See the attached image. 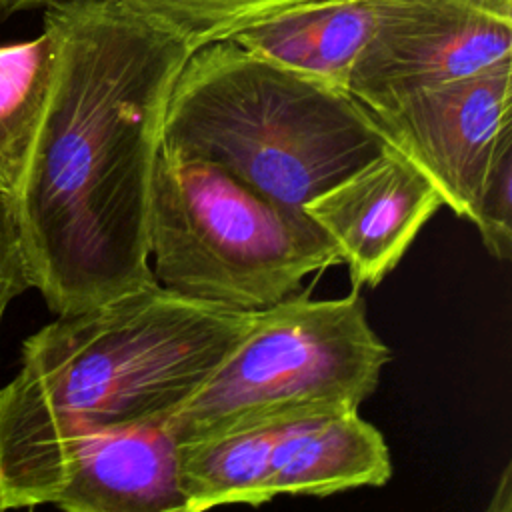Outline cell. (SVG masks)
<instances>
[{
	"mask_svg": "<svg viewBox=\"0 0 512 512\" xmlns=\"http://www.w3.org/2000/svg\"><path fill=\"white\" fill-rule=\"evenodd\" d=\"M44 26L58 64L16 208L32 286L62 316L158 284L152 180L168 98L192 50L116 0L46 6Z\"/></svg>",
	"mask_w": 512,
	"mask_h": 512,
	"instance_id": "cell-1",
	"label": "cell"
},
{
	"mask_svg": "<svg viewBox=\"0 0 512 512\" xmlns=\"http://www.w3.org/2000/svg\"><path fill=\"white\" fill-rule=\"evenodd\" d=\"M254 318L154 284L30 334L0 388V510L50 504L58 454L74 432L168 420Z\"/></svg>",
	"mask_w": 512,
	"mask_h": 512,
	"instance_id": "cell-2",
	"label": "cell"
},
{
	"mask_svg": "<svg viewBox=\"0 0 512 512\" xmlns=\"http://www.w3.org/2000/svg\"><path fill=\"white\" fill-rule=\"evenodd\" d=\"M388 146L376 116L348 90L288 70L234 40L190 52L162 126L164 150L212 162L302 212Z\"/></svg>",
	"mask_w": 512,
	"mask_h": 512,
	"instance_id": "cell-3",
	"label": "cell"
},
{
	"mask_svg": "<svg viewBox=\"0 0 512 512\" xmlns=\"http://www.w3.org/2000/svg\"><path fill=\"white\" fill-rule=\"evenodd\" d=\"M154 278L182 296L232 310H264L302 280L342 264L302 210L286 208L224 168L160 148L150 198Z\"/></svg>",
	"mask_w": 512,
	"mask_h": 512,
	"instance_id": "cell-4",
	"label": "cell"
},
{
	"mask_svg": "<svg viewBox=\"0 0 512 512\" xmlns=\"http://www.w3.org/2000/svg\"><path fill=\"white\" fill-rule=\"evenodd\" d=\"M390 360L364 298L304 292L256 310L252 328L214 374L168 418L180 444L230 430L348 412L376 390Z\"/></svg>",
	"mask_w": 512,
	"mask_h": 512,
	"instance_id": "cell-5",
	"label": "cell"
},
{
	"mask_svg": "<svg viewBox=\"0 0 512 512\" xmlns=\"http://www.w3.org/2000/svg\"><path fill=\"white\" fill-rule=\"evenodd\" d=\"M512 60V4L502 0H384L346 90L372 114L416 90Z\"/></svg>",
	"mask_w": 512,
	"mask_h": 512,
	"instance_id": "cell-6",
	"label": "cell"
},
{
	"mask_svg": "<svg viewBox=\"0 0 512 512\" xmlns=\"http://www.w3.org/2000/svg\"><path fill=\"white\" fill-rule=\"evenodd\" d=\"M374 116L390 146L470 220L494 150L512 132V60L416 90Z\"/></svg>",
	"mask_w": 512,
	"mask_h": 512,
	"instance_id": "cell-7",
	"label": "cell"
},
{
	"mask_svg": "<svg viewBox=\"0 0 512 512\" xmlns=\"http://www.w3.org/2000/svg\"><path fill=\"white\" fill-rule=\"evenodd\" d=\"M430 178L388 146L322 194L304 212L320 226L348 266L352 286L374 288L442 206Z\"/></svg>",
	"mask_w": 512,
	"mask_h": 512,
	"instance_id": "cell-8",
	"label": "cell"
},
{
	"mask_svg": "<svg viewBox=\"0 0 512 512\" xmlns=\"http://www.w3.org/2000/svg\"><path fill=\"white\" fill-rule=\"evenodd\" d=\"M50 504L66 512H184L180 442L168 420L74 432L60 448Z\"/></svg>",
	"mask_w": 512,
	"mask_h": 512,
	"instance_id": "cell-9",
	"label": "cell"
},
{
	"mask_svg": "<svg viewBox=\"0 0 512 512\" xmlns=\"http://www.w3.org/2000/svg\"><path fill=\"white\" fill-rule=\"evenodd\" d=\"M392 476L384 436L358 410L290 420L274 448L276 496H330L360 486H384Z\"/></svg>",
	"mask_w": 512,
	"mask_h": 512,
	"instance_id": "cell-10",
	"label": "cell"
},
{
	"mask_svg": "<svg viewBox=\"0 0 512 512\" xmlns=\"http://www.w3.org/2000/svg\"><path fill=\"white\" fill-rule=\"evenodd\" d=\"M384 0H316L284 10L228 40L288 70L346 90L354 60Z\"/></svg>",
	"mask_w": 512,
	"mask_h": 512,
	"instance_id": "cell-11",
	"label": "cell"
},
{
	"mask_svg": "<svg viewBox=\"0 0 512 512\" xmlns=\"http://www.w3.org/2000/svg\"><path fill=\"white\" fill-rule=\"evenodd\" d=\"M288 422L230 430L180 444L184 512H202L222 504L260 506L276 498L270 480L272 456Z\"/></svg>",
	"mask_w": 512,
	"mask_h": 512,
	"instance_id": "cell-12",
	"label": "cell"
},
{
	"mask_svg": "<svg viewBox=\"0 0 512 512\" xmlns=\"http://www.w3.org/2000/svg\"><path fill=\"white\" fill-rule=\"evenodd\" d=\"M58 42L50 28L0 46V188L16 196L50 100Z\"/></svg>",
	"mask_w": 512,
	"mask_h": 512,
	"instance_id": "cell-13",
	"label": "cell"
},
{
	"mask_svg": "<svg viewBox=\"0 0 512 512\" xmlns=\"http://www.w3.org/2000/svg\"><path fill=\"white\" fill-rule=\"evenodd\" d=\"M180 36L190 50L228 40L284 10L316 0H116Z\"/></svg>",
	"mask_w": 512,
	"mask_h": 512,
	"instance_id": "cell-14",
	"label": "cell"
},
{
	"mask_svg": "<svg viewBox=\"0 0 512 512\" xmlns=\"http://www.w3.org/2000/svg\"><path fill=\"white\" fill-rule=\"evenodd\" d=\"M470 222L480 232L486 250L508 260L512 252V132H506L482 180Z\"/></svg>",
	"mask_w": 512,
	"mask_h": 512,
	"instance_id": "cell-15",
	"label": "cell"
},
{
	"mask_svg": "<svg viewBox=\"0 0 512 512\" xmlns=\"http://www.w3.org/2000/svg\"><path fill=\"white\" fill-rule=\"evenodd\" d=\"M32 286L16 196L0 188V328L8 306Z\"/></svg>",
	"mask_w": 512,
	"mask_h": 512,
	"instance_id": "cell-16",
	"label": "cell"
},
{
	"mask_svg": "<svg viewBox=\"0 0 512 512\" xmlns=\"http://www.w3.org/2000/svg\"><path fill=\"white\" fill-rule=\"evenodd\" d=\"M510 496H512V488H510V466H506L500 474V482L494 490V496H492V502L488 504V510L490 512H508L512 508V502H510Z\"/></svg>",
	"mask_w": 512,
	"mask_h": 512,
	"instance_id": "cell-17",
	"label": "cell"
},
{
	"mask_svg": "<svg viewBox=\"0 0 512 512\" xmlns=\"http://www.w3.org/2000/svg\"><path fill=\"white\" fill-rule=\"evenodd\" d=\"M58 2H64V0H0V18L20 10H30L36 6H52Z\"/></svg>",
	"mask_w": 512,
	"mask_h": 512,
	"instance_id": "cell-18",
	"label": "cell"
},
{
	"mask_svg": "<svg viewBox=\"0 0 512 512\" xmlns=\"http://www.w3.org/2000/svg\"><path fill=\"white\" fill-rule=\"evenodd\" d=\"M504 2H508V4H512V0H504Z\"/></svg>",
	"mask_w": 512,
	"mask_h": 512,
	"instance_id": "cell-19",
	"label": "cell"
},
{
	"mask_svg": "<svg viewBox=\"0 0 512 512\" xmlns=\"http://www.w3.org/2000/svg\"><path fill=\"white\" fill-rule=\"evenodd\" d=\"M506 4H508V2H506Z\"/></svg>",
	"mask_w": 512,
	"mask_h": 512,
	"instance_id": "cell-20",
	"label": "cell"
}]
</instances>
